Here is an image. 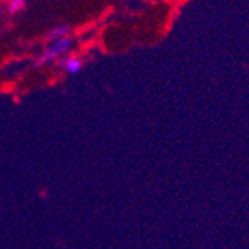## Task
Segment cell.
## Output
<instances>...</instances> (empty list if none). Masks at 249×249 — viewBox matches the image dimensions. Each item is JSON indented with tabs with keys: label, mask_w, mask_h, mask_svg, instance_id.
Wrapping results in <instances>:
<instances>
[{
	"label": "cell",
	"mask_w": 249,
	"mask_h": 249,
	"mask_svg": "<svg viewBox=\"0 0 249 249\" xmlns=\"http://www.w3.org/2000/svg\"><path fill=\"white\" fill-rule=\"evenodd\" d=\"M72 43L73 42H72L71 36L54 40V42H48L47 48L43 50V53L36 60V66L42 67V66H47V64L57 61L58 58H63L67 53L72 50Z\"/></svg>",
	"instance_id": "6da1fadb"
},
{
	"label": "cell",
	"mask_w": 249,
	"mask_h": 249,
	"mask_svg": "<svg viewBox=\"0 0 249 249\" xmlns=\"http://www.w3.org/2000/svg\"><path fill=\"white\" fill-rule=\"evenodd\" d=\"M61 66H63V69H64L67 73L76 75V73H79V72H81L82 66H84V61H82L79 57L72 55V57L64 58V60H63V63H61Z\"/></svg>",
	"instance_id": "7a4b0ae2"
},
{
	"label": "cell",
	"mask_w": 249,
	"mask_h": 249,
	"mask_svg": "<svg viewBox=\"0 0 249 249\" xmlns=\"http://www.w3.org/2000/svg\"><path fill=\"white\" fill-rule=\"evenodd\" d=\"M69 35H71V27L67 26V24H60V26L53 27V29L47 33V40H48V42H54V40L67 37Z\"/></svg>",
	"instance_id": "3957f363"
},
{
	"label": "cell",
	"mask_w": 249,
	"mask_h": 249,
	"mask_svg": "<svg viewBox=\"0 0 249 249\" xmlns=\"http://www.w3.org/2000/svg\"><path fill=\"white\" fill-rule=\"evenodd\" d=\"M26 0H6V11L9 14H18L24 9Z\"/></svg>",
	"instance_id": "277c9868"
},
{
	"label": "cell",
	"mask_w": 249,
	"mask_h": 249,
	"mask_svg": "<svg viewBox=\"0 0 249 249\" xmlns=\"http://www.w3.org/2000/svg\"><path fill=\"white\" fill-rule=\"evenodd\" d=\"M2 2H3V0H0V5H2Z\"/></svg>",
	"instance_id": "5b68a950"
}]
</instances>
